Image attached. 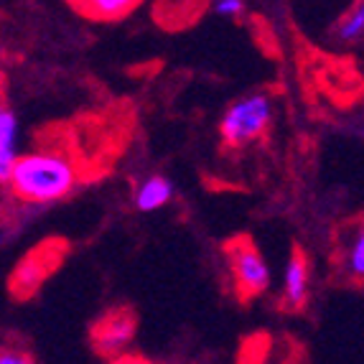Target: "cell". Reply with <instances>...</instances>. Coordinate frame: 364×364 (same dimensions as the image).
Instances as JSON below:
<instances>
[{
    "label": "cell",
    "mask_w": 364,
    "mask_h": 364,
    "mask_svg": "<svg viewBox=\"0 0 364 364\" xmlns=\"http://www.w3.org/2000/svg\"><path fill=\"white\" fill-rule=\"evenodd\" d=\"M275 115V105L270 95H245L237 102L227 107V112L219 120V135L230 148L247 146L252 140L262 138L270 130Z\"/></svg>",
    "instance_id": "obj_2"
},
{
    "label": "cell",
    "mask_w": 364,
    "mask_h": 364,
    "mask_svg": "<svg viewBox=\"0 0 364 364\" xmlns=\"http://www.w3.org/2000/svg\"><path fill=\"white\" fill-rule=\"evenodd\" d=\"M6 117H8V109L0 105V128H3V122H6Z\"/></svg>",
    "instance_id": "obj_14"
},
{
    "label": "cell",
    "mask_w": 364,
    "mask_h": 364,
    "mask_svg": "<svg viewBox=\"0 0 364 364\" xmlns=\"http://www.w3.org/2000/svg\"><path fill=\"white\" fill-rule=\"evenodd\" d=\"M227 262H230L232 283L242 301L257 298L270 288V265L247 237H237L227 242Z\"/></svg>",
    "instance_id": "obj_3"
},
{
    "label": "cell",
    "mask_w": 364,
    "mask_h": 364,
    "mask_svg": "<svg viewBox=\"0 0 364 364\" xmlns=\"http://www.w3.org/2000/svg\"><path fill=\"white\" fill-rule=\"evenodd\" d=\"M79 183V168L67 153L54 148L21 153L16 158L8 186L13 196L28 204H54L69 196Z\"/></svg>",
    "instance_id": "obj_1"
},
{
    "label": "cell",
    "mask_w": 364,
    "mask_h": 364,
    "mask_svg": "<svg viewBox=\"0 0 364 364\" xmlns=\"http://www.w3.org/2000/svg\"><path fill=\"white\" fill-rule=\"evenodd\" d=\"M18 122L13 117V112H8L3 128H0V183H8L16 158H18Z\"/></svg>",
    "instance_id": "obj_10"
},
{
    "label": "cell",
    "mask_w": 364,
    "mask_h": 364,
    "mask_svg": "<svg viewBox=\"0 0 364 364\" xmlns=\"http://www.w3.org/2000/svg\"><path fill=\"white\" fill-rule=\"evenodd\" d=\"M64 257V245L59 242H46L38 245L33 252L18 262V267L13 270L11 278V291L16 298H28L41 288V283L56 270V265Z\"/></svg>",
    "instance_id": "obj_4"
},
{
    "label": "cell",
    "mask_w": 364,
    "mask_h": 364,
    "mask_svg": "<svg viewBox=\"0 0 364 364\" xmlns=\"http://www.w3.org/2000/svg\"><path fill=\"white\" fill-rule=\"evenodd\" d=\"M311 293V262L304 252H293L286 262V273H283V301L291 309H301L309 304Z\"/></svg>",
    "instance_id": "obj_6"
},
{
    "label": "cell",
    "mask_w": 364,
    "mask_h": 364,
    "mask_svg": "<svg viewBox=\"0 0 364 364\" xmlns=\"http://www.w3.org/2000/svg\"><path fill=\"white\" fill-rule=\"evenodd\" d=\"M173 199V183L166 176H148L135 188V207L140 212H156Z\"/></svg>",
    "instance_id": "obj_9"
},
{
    "label": "cell",
    "mask_w": 364,
    "mask_h": 364,
    "mask_svg": "<svg viewBox=\"0 0 364 364\" xmlns=\"http://www.w3.org/2000/svg\"><path fill=\"white\" fill-rule=\"evenodd\" d=\"M135 336V318L130 311L115 309L105 314L95 326H92V344L102 357L107 359H122L133 344Z\"/></svg>",
    "instance_id": "obj_5"
},
{
    "label": "cell",
    "mask_w": 364,
    "mask_h": 364,
    "mask_svg": "<svg viewBox=\"0 0 364 364\" xmlns=\"http://www.w3.org/2000/svg\"><path fill=\"white\" fill-rule=\"evenodd\" d=\"M341 270L354 283H364V219L346 235L341 250Z\"/></svg>",
    "instance_id": "obj_8"
},
{
    "label": "cell",
    "mask_w": 364,
    "mask_h": 364,
    "mask_svg": "<svg viewBox=\"0 0 364 364\" xmlns=\"http://www.w3.org/2000/svg\"><path fill=\"white\" fill-rule=\"evenodd\" d=\"M334 36L341 43H354L364 38V0H354L352 8L339 18L334 28Z\"/></svg>",
    "instance_id": "obj_11"
},
{
    "label": "cell",
    "mask_w": 364,
    "mask_h": 364,
    "mask_svg": "<svg viewBox=\"0 0 364 364\" xmlns=\"http://www.w3.org/2000/svg\"><path fill=\"white\" fill-rule=\"evenodd\" d=\"M245 11V0H214V13L222 18H237Z\"/></svg>",
    "instance_id": "obj_12"
},
{
    "label": "cell",
    "mask_w": 364,
    "mask_h": 364,
    "mask_svg": "<svg viewBox=\"0 0 364 364\" xmlns=\"http://www.w3.org/2000/svg\"><path fill=\"white\" fill-rule=\"evenodd\" d=\"M67 3L90 21H120L130 16L143 0H67Z\"/></svg>",
    "instance_id": "obj_7"
},
{
    "label": "cell",
    "mask_w": 364,
    "mask_h": 364,
    "mask_svg": "<svg viewBox=\"0 0 364 364\" xmlns=\"http://www.w3.org/2000/svg\"><path fill=\"white\" fill-rule=\"evenodd\" d=\"M28 357L26 354H8V349L0 352V364H26Z\"/></svg>",
    "instance_id": "obj_13"
}]
</instances>
